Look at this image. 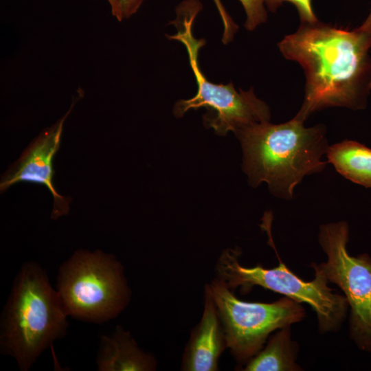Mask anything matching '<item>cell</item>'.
Wrapping results in <instances>:
<instances>
[{"instance_id": "5b68a950", "label": "cell", "mask_w": 371, "mask_h": 371, "mask_svg": "<svg viewBox=\"0 0 371 371\" xmlns=\"http://www.w3.org/2000/svg\"><path fill=\"white\" fill-rule=\"evenodd\" d=\"M57 289L67 315L95 323L116 317L130 299L122 266L99 250L76 251L61 265Z\"/></svg>"}, {"instance_id": "d6986e66", "label": "cell", "mask_w": 371, "mask_h": 371, "mask_svg": "<svg viewBox=\"0 0 371 371\" xmlns=\"http://www.w3.org/2000/svg\"><path fill=\"white\" fill-rule=\"evenodd\" d=\"M359 28L362 30H371V8L368 16Z\"/></svg>"}, {"instance_id": "2e32d148", "label": "cell", "mask_w": 371, "mask_h": 371, "mask_svg": "<svg viewBox=\"0 0 371 371\" xmlns=\"http://www.w3.org/2000/svg\"><path fill=\"white\" fill-rule=\"evenodd\" d=\"M213 1L218 12L223 25L222 42L223 44L227 45L233 41L238 27L227 12L221 1L213 0Z\"/></svg>"}, {"instance_id": "6da1fadb", "label": "cell", "mask_w": 371, "mask_h": 371, "mask_svg": "<svg viewBox=\"0 0 371 371\" xmlns=\"http://www.w3.org/2000/svg\"><path fill=\"white\" fill-rule=\"evenodd\" d=\"M278 45L305 74L304 98L295 117L304 122L327 107L366 106L371 92V30H348L319 21L302 23Z\"/></svg>"}, {"instance_id": "5bb4252c", "label": "cell", "mask_w": 371, "mask_h": 371, "mask_svg": "<svg viewBox=\"0 0 371 371\" xmlns=\"http://www.w3.org/2000/svg\"><path fill=\"white\" fill-rule=\"evenodd\" d=\"M245 10L246 19L245 27L248 31H254L265 23L267 19V12L265 0H239Z\"/></svg>"}, {"instance_id": "8fae6325", "label": "cell", "mask_w": 371, "mask_h": 371, "mask_svg": "<svg viewBox=\"0 0 371 371\" xmlns=\"http://www.w3.org/2000/svg\"><path fill=\"white\" fill-rule=\"evenodd\" d=\"M96 361L100 371H149L156 368L154 357L141 350L130 332L120 326L113 336L100 337Z\"/></svg>"}, {"instance_id": "8992f818", "label": "cell", "mask_w": 371, "mask_h": 371, "mask_svg": "<svg viewBox=\"0 0 371 371\" xmlns=\"http://www.w3.org/2000/svg\"><path fill=\"white\" fill-rule=\"evenodd\" d=\"M238 248L223 251L216 263L217 278L230 289L240 287L248 291L260 286L284 295L300 303L308 304L316 313L322 333L337 330L344 320L348 306L345 295L334 293L326 278L317 269L315 278L306 282L294 274L280 260L278 267L266 269L260 265L245 267L238 262Z\"/></svg>"}, {"instance_id": "ac0fdd59", "label": "cell", "mask_w": 371, "mask_h": 371, "mask_svg": "<svg viewBox=\"0 0 371 371\" xmlns=\"http://www.w3.org/2000/svg\"><path fill=\"white\" fill-rule=\"evenodd\" d=\"M111 6V14L118 21H123L120 0H106Z\"/></svg>"}, {"instance_id": "30bf717a", "label": "cell", "mask_w": 371, "mask_h": 371, "mask_svg": "<svg viewBox=\"0 0 371 371\" xmlns=\"http://www.w3.org/2000/svg\"><path fill=\"white\" fill-rule=\"evenodd\" d=\"M226 348L225 333L216 306L210 293L205 287L203 315L191 332L184 350L181 370H218V359Z\"/></svg>"}, {"instance_id": "3957f363", "label": "cell", "mask_w": 371, "mask_h": 371, "mask_svg": "<svg viewBox=\"0 0 371 371\" xmlns=\"http://www.w3.org/2000/svg\"><path fill=\"white\" fill-rule=\"evenodd\" d=\"M67 316L45 271L37 263H24L2 313L1 352L15 358L20 370L27 371L46 348L65 336Z\"/></svg>"}, {"instance_id": "7a4b0ae2", "label": "cell", "mask_w": 371, "mask_h": 371, "mask_svg": "<svg viewBox=\"0 0 371 371\" xmlns=\"http://www.w3.org/2000/svg\"><path fill=\"white\" fill-rule=\"evenodd\" d=\"M243 153V170L249 184H268L276 196L290 199L303 178L322 171L328 148L322 124L306 128L293 117L279 124L269 121L246 126L235 133Z\"/></svg>"}, {"instance_id": "ba28073f", "label": "cell", "mask_w": 371, "mask_h": 371, "mask_svg": "<svg viewBox=\"0 0 371 371\" xmlns=\"http://www.w3.org/2000/svg\"><path fill=\"white\" fill-rule=\"evenodd\" d=\"M318 240L327 260L311 266L344 293L351 309L350 336L361 349L371 352V260L366 255H349L344 221L322 225Z\"/></svg>"}, {"instance_id": "4fadbf2b", "label": "cell", "mask_w": 371, "mask_h": 371, "mask_svg": "<svg viewBox=\"0 0 371 371\" xmlns=\"http://www.w3.org/2000/svg\"><path fill=\"white\" fill-rule=\"evenodd\" d=\"M326 155L340 175L371 188V149L357 142L344 140L328 146Z\"/></svg>"}, {"instance_id": "52a82bcc", "label": "cell", "mask_w": 371, "mask_h": 371, "mask_svg": "<svg viewBox=\"0 0 371 371\" xmlns=\"http://www.w3.org/2000/svg\"><path fill=\"white\" fill-rule=\"evenodd\" d=\"M205 288L216 306L227 348L241 363H247L262 350L273 331L305 316L300 303L286 296L272 303L242 301L217 278Z\"/></svg>"}, {"instance_id": "e0dca14e", "label": "cell", "mask_w": 371, "mask_h": 371, "mask_svg": "<svg viewBox=\"0 0 371 371\" xmlns=\"http://www.w3.org/2000/svg\"><path fill=\"white\" fill-rule=\"evenodd\" d=\"M146 0H120L123 20L135 14Z\"/></svg>"}, {"instance_id": "9a60e30c", "label": "cell", "mask_w": 371, "mask_h": 371, "mask_svg": "<svg viewBox=\"0 0 371 371\" xmlns=\"http://www.w3.org/2000/svg\"><path fill=\"white\" fill-rule=\"evenodd\" d=\"M284 2H289L295 5L301 23H313L318 21L313 10L312 0H265L266 7L273 12H276Z\"/></svg>"}, {"instance_id": "9c48e42d", "label": "cell", "mask_w": 371, "mask_h": 371, "mask_svg": "<svg viewBox=\"0 0 371 371\" xmlns=\"http://www.w3.org/2000/svg\"><path fill=\"white\" fill-rule=\"evenodd\" d=\"M73 104L63 117L31 142L19 159L4 173L0 183L1 192L20 182L45 186L54 198L51 216L53 219L67 214L69 209L70 198L60 195L54 187L53 159L60 148L64 122Z\"/></svg>"}, {"instance_id": "7c38bea8", "label": "cell", "mask_w": 371, "mask_h": 371, "mask_svg": "<svg viewBox=\"0 0 371 371\" xmlns=\"http://www.w3.org/2000/svg\"><path fill=\"white\" fill-rule=\"evenodd\" d=\"M291 326L281 328L273 335L266 346L245 366V371H297L298 346L291 339Z\"/></svg>"}, {"instance_id": "277c9868", "label": "cell", "mask_w": 371, "mask_h": 371, "mask_svg": "<svg viewBox=\"0 0 371 371\" xmlns=\"http://www.w3.org/2000/svg\"><path fill=\"white\" fill-rule=\"evenodd\" d=\"M202 8L199 0H184L177 6L176 18L170 22L177 31L167 38L185 46L197 85V92L194 97L175 103V116L181 117L190 109L203 107L207 110L203 116L204 126L213 128L218 135H225L229 131L235 133L246 126L269 121V106L256 96L252 87L248 91L241 89L237 91L232 82L216 84L210 81L201 70L199 53L206 41L196 38L192 29Z\"/></svg>"}]
</instances>
